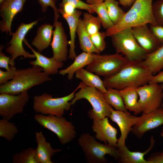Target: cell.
<instances>
[{"label": "cell", "instance_id": "1", "mask_svg": "<svg viewBox=\"0 0 163 163\" xmlns=\"http://www.w3.org/2000/svg\"><path fill=\"white\" fill-rule=\"evenodd\" d=\"M141 62H129L115 74L104 78L103 81L105 87L120 90L129 86L138 87L149 83L153 75Z\"/></svg>", "mask_w": 163, "mask_h": 163}, {"label": "cell", "instance_id": "2", "mask_svg": "<svg viewBox=\"0 0 163 163\" xmlns=\"http://www.w3.org/2000/svg\"><path fill=\"white\" fill-rule=\"evenodd\" d=\"M51 80L49 75L38 66L17 69L12 79L1 85L0 93L18 95L34 86Z\"/></svg>", "mask_w": 163, "mask_h": 163}, {"label": "cell", "instance_id": "3", "mask_svg": "<svg viewBox=\"0 0 163 163\" xmlns=\"http://www.w3.org/2000/svg\"><path fill=\"white\" fill-rule=\"evenodd\" d=\"M152 2V0H136L120 21L106 30V37L127 28L148 24L157 25L153 16Z\"/></svg>", "mask_w": 163, "mask_h": 163}, {"label": "cell", "instance_id": "4", "mask_svg": "<svg viewBox=\"0 0 163 163\" xmlns=\"http://www.w3.org/2000/svg\"><path fill=\"white\" fill-rule=\"evenodd\" d=\"M78 143L88 163H107L106 155L111 156L117 161L119 160V153L117 147L107 143H99L94 137L88 133L82 134L78 138Z\"/></svg>", "mask_w": 163, "mask_h": 163}, {"label": "cell", "instance_id": "5", "mask_svg": "<svg viewBox=\"0 0 163 163\" xmlns=\"http://www.w3.org/2000/svg\"><path fill=\"white\" fill-rule=\"evenodd\" d=\"M79 91L75 94L71 104L74 105L78 100L85 99L91 104L92 109L89 110L88 114L89 118L93 120L103 119L109 117L113 107L106 101L104 93L96 88L85 85L82 82Z\"/></svg>", "mask_w": 163, "mask_h": 163}, {"label": "cell", "instance_id": "6", "mask_svg": "<svg viewBox=\"0 0 163 163\" xmlns=\"http://www.w3.org/2000/svg\"><path fill=\"white\" fill-rule=\"evenodd\" d=\"M117 53L123 55L129 62H141L148 54L134 37L132 28L123 29L110 36Z\"/></svg>", "mask_w": 163, "mask_h": 163}, {"label": "cell", "instance_id": "7", "mask_svg": "<svg viewBox=\"0 0 163 163\" xmlns=\"http://www.w3.org/2000/svg\"><path fill=\"white\" fill-rule=\"evenodd\" d=\"M79 84L72 92L66 96L53 98L50 94L44 93L34 97L33 107L35 112L44 115L62 116L65 111L70 110L72 105L69 101L74 97L75 91L80 88Z\"/></svg>", "mask_w": 163, "mask_h": 163}, {"label": "cell", "instance_id": "8", "mask_svg": "<svg viewBox=\"0 0 163 163\" xmlns=\"http://www.w3.org/2000/svg\"><path fill=\"white\" fill-rule=\"evenodd\" d=\"M34 117L35 120L41 126L55 134L63 145L70 142L76 136L75 126L62 116L51 114L46 116L38 113Z\"/></svg>", "mask_w": 163, "mask_h": 163}, {"label": "cell", "instance_id": "9", "mask_svg": "<svg viewBox=\"0 0 163 163\" xmlns=\"http://www.w3.org/2000/svg\"><path fill=\"white\" fill-rule=\"evenodd\" d=\"M92 54L93 61L86 69L104 78L115 74L129 62L123 55L117 53L111 54Z\"/></svg>", "mask_w": 163, "mask_h": 163}, {"label": "cell", "instance_id": "10", "mask_svg": "<svg viewBox=\"0 0 163 163\" xmlns=\"http://www.w3.org/2000/svg\"><path fill=\"white\" fill-rule=\"evenodd\" d=\"M39 20L34 21L28 24L21 23L14 33H12V38L6 45L8 46L5 51L11 56L9 65H15L14 60L19 56H23L24 58H35V55L26 51L24 48L23 43L28 32L38 23Z\"/></svg>", "mask_w": 163, "mask_h": 163}, {"label": "cell", "instance_id": "11", "mask_svg": "<svg viewBox=\"0 0 163 163\" xmlns=\"http://www.w3.org/2000/svg\"><path fill=\"white\" fill-rule=\"evenodd\" d=\"M136 91L142 113H148L161 107L163 90L160 85L149 83L137 88Z\"/></svg>", "mask_w": 163, "mask_h": 163}, {"label": "cell", "instance_id": "12", "mask_svg": "<svg viewBox=\"0 0 163 163\" xmlns=\"http://www.w3.org/2000/svg\"><path fill=\"white\" fill-rule=\"evenodd\" d=\"M29 97L27 91L17 95L0 93V116L9 121L15 115L22 113Z\"/></svg>", "mask_w": 163, "mask_h": 163}, {"label": "cell", "instance_id": "13", "mask_svg": "<svg viewBox=\"0 0 163 163\" xmlns=\"http://www.w3.org/2000/svg\"><path fill=\"white\" fill-rule=\"evenodd\" d=\"M109 117L119 128L121 134L118 139L117 147L118 149L122 148L126 145V141L132 130V127L141 119L142 115L137 117L132 115L128 111H122L113 109Z\"/></svg>", "mask_w": 163, "mask_h": 163}, {"label": "cell", "instance_id": "14", "mask_svg": "<svg viewBox=\"0 0 163 163\" xmlns=\"http://www.w3.org/2000/svg\"><path fill=\"white\" fill-rule=\"evenodd\" d=\"M27 0H4L0 3V30L11 35V26L15 15L21 12Z\"/></svg>", "mask_w": 163, "mask_h": 163}, {"label": "cell", "instance_id": "15", "mask_svg": "<svg viewBox=\"0 0 163 163\" xmlns=\"http://www.w3.org/2000/svg\"><path fill=\"white\" fill-rule=\"evenodd\" d=\"M53 40L50 45L53 53V57L56 61L63 62L68 58V46L69 45L67 35L62 23L54 21Z\"/></svg>", "mask_w": 163, "mask_h": 163}, {"label": "cell", "instance_id": "16", "mask_svg": "<svg viewBox=\"0 0 163 163\" xmlns=\"http://www.w3.org/2000/svg\"><path fill=\"white\" fill-rule=\"evenodd\" d=\"M142 118L132 127V133L140 139L148 131L163 125V108L160 107L148 113H143Z\"/></svg>", "mask_w": 163, "mask_h": 163}, {"label": "cell", "instance_id": "17", "mask_svg": "<svg viewBox=\"0 0 163 163\" xmlns=\"http://www.w3.org/2000/svg\"><path fill=\"white\" fill-rule=\"evenodd\" d=\"M95 138L109 145L117 147V129L109 123L107 117L101 120H93L91 126Z\"/></svg>", "mask_w": 163, "mask_h": 163}, {"label": "cell", "instance_id": "18", "mask_svg": "<svg viewBox=\"0 0 163 163\" xmlns=\"http://www.w3.org/2000/svg\"><path fill=\"white\" fill-rule=\"evenodd\" d=\"M132 30L137 42L148 54L154 52L161 46L151 31L148 24L133 27Z\"/></svg>", "mask_w": 163, "mask_h": 163}, {"label": "cell", "instance_id": "19", "mask_svg": "<svg viewBox=\"0 0 163 163\" xmlns=\"http://www.w3.org/2000/svg\"><path fill=\"white\" fill-rule=\"evenodd\" d=\"M23 42L31 50L35 56V60L29 62L31 66H38L42 67L43 71L49 75L56 74L59 69L62 68L64 65L63 62L56 61L53 57L50 58L47 57L37 52L30 45L25 38Z\"/></svg>", "mask_w": 163, "mask_h": 163}, {"label": "cell", "instance_id": "20", "mask_svg": "<svg viewBox=\"0 0 163 163\" xmlns=\"http://www.w3.org/2000/svg\"><path fill=\"white\" fill-rule=\"evenodd\" d=\"M35 137L37 144L35 149V157L38 163H54L51 161L52 157L62 149L53 148L50 143L46 141L42 131L36 132Z\"/></svg>", "mask_w": 163, "mask_h": 163}, {"label": "cell", "instance_id": "21", "mask_svg": "<svg viewBox=\"0 0 163 163\" xmlns=\"http://www.w3.org/2000/svg\"><path fill=\"white\" fill-rule=\"evenodd\" d=\"M155 140L153 136L150 139V144L149 148L143 152H132L129 150L126 145L123 148L118 149L119 153L118 160L120 163H149L144 158L153 148Z\"/></svg>", "mask_w": 163, "mask_h": 163}, {"label": "cell", "instance_id": "22", "mask_svg": "<svg viewBox=\"0 0 163 163\" xmlns=\"http://www.w3.org/2000/svg\"><path fill=\"white\" fill-rule=\"evenodd\" d=\"M54 27L53 25L45 23L38 28L36 35L31 41V44L39 52L41 53L50 45Z\"/></svg>", "mask_w": 163, "mask_h": 163}, {"label": "cell", "instance_id": "23", "mask_svg": "<svg viewBox=\"0 0 163 163\" xmlns=\"http://www.w3.org/2000/svg\"><path fill=\"white\" fill-rule=\"evenodd\" d=\"M137 88L130 86L119 90L126 108L127 110L133 112L135 115L142 112L139 103Z\"/></svg>", "mask_w": 163, "mask_h": 163}, {"label": "cell", "instance_id": "24", "mask_svg": "<svg viewBox=\"0 0 163 163\" xmlns=\"http://www.w3.org/2000/svg\"><path fill=\"white\" fill-rule=\"evenodd\" d=\"M93 60L92 53L83 52L76 56L73 62L69 66L60 70L59 73L63 76L67 74L68 79L71 80L76 71L89 65Z\"/></svg>", "mask_w": 163, "mask_h": 163}, {"label": "cell", "instance_id": "25", "mask_svg": "<svg viewBox=\"0 0 163 163\" xmlns=\"http://www.w3.org/2000/svg\"><path fill=\"white\" fill-rule=\"evenodd\" d=\"M141 62L153 75L163 70V45L154 52L148 54Z\"/></svg>", "mask_w": 163, "mask_h": 163}, {"label": "cell", "instance_id": "26", "mask_svg": "<svg viewBox=\"0 0 163 163\" xmlns=\"http://www.w3.org/2000/svg\"><path fill=\"white\" fill-rule=\"evenodd\" d=\"M75 74V77L81 80L85 85L97 89L103 93L106 91L107 88L104 85L103 81L98 75L83 68L76 71Z\"/></svg>", "mask_w": 163, "mask_h": 163}, {"label": "cell", "instance_id": "27", "mask_svg": "<svg viewBox=\"0 0 163 163\" xmlns=\"http://www.w3.org/2000/svg\"><path fill=\"white\" fill-rule=\"evenodd\" d=\"M82 12L78 10H76L72 15L64 18L67 21L69 27L70 40L69 41V45L70 46L68 58L74 60L76 56L75 51V40L76 30L78 22Z\"/></svg>", "mask_w": 163, "mask_h": 163}, {"label": "cell", "instance_id": "28", "mask_svg": "<svg viewBox=\"0 0 163 163\" xmlns=\"http://www.w3.org/2000/svg\"><path fill=\"white\" fill-rule=\"evenodd\" d=\"M80 48L83 52L88 53H100L95 48L87 31L82 19H79L76 30Z\"/></svg>", "mask_w": 163, "mask_h": 163}, {"label": "cell", "instance_id": "29", "mask_svg": "<svg viewBox=\"0 0 163 163\" xmlns=\"http://www.w3.org/2000/svg\"><path fill=\"white\" fill-rule=\"evenodd\" d=\"M104 94L106 101L116 110L122 111H128L126 108L119 90L108 88Z\"/></svg>", "mask_w": 163, "mask_h": 163}, {"label": "cell", "instance_id": "30", "mask_svg": "<svg viewBox=\"0 0 163 163\" xmlns=\"http://www.w3.org/2000/svg\"><path fill=\"white\" fill-rule=\"evenodd\" d=\"M104 2L111 20L114 25L116 24L126 13L119 6L117 0H106Z\"/></svg>", "mask_w": 163, "mask_h": 163}, {"label": "cell", "instance_id": "31", "mask_svg": "<svg viewBox=\"0 0 163 163\" xmlns=\"http://www.w3.org/2000/svg\"><path fill=\"white\" fill-rule=\"evenodd\" d=\"M90 7L97 14L101 24L104 29L108 30L114 26L109 16L104 2L98 4L90 5Z\"/></svg>", "mask_w": 163, "mask_h": 163}, {"label": "cell", "instance_id": "32", "mask_svg": "<svg viewBox=\"0 0 163 163\" xmlns=\"http://www.w3.org/2000/svg\"><path fill=\"white\" fill-rule=\"evenodd\" d=\"M17 127L13 123L2 119L0 120V136L8 142L11 141L18 133Z\"/></svg>", "mask_w": 163, "mask_h": 163}, {"label": "cell", "instance_id": "33", "mask_svg": "<svg viewBox=\"0 0 163 163\" xmlns=\"http://www.w3.org/2000/svg\"><path fill=\"white\" fill-rule=\"evenodd\" d=\"M13 163H38L35 157V149L29 147L15 154L12 158Z\"/></svg>", "mask_w": 163, "mask_h": 163}, {"label": "cell", "instance_id": "34", "mask_svg": "<svg viewBox=\"0 0 163 163\" xmlns=\"http://www.w3.org/2000/svg\"><path fill=\"white\" fill-rule=\"evenodd\" d=\"M83 20L90 36L99 32L101 24L98 16L94 17L89 12H85L83 14Z\"/></svg>", "mask_w": 163, "mask_h": 163}, {"label": "cell", "instance_id": "35", "mask_svg": "<svg viewBox=\"0 0 163 163\" xmlns=\"http://www.w3.org/2000/svg\"><path fill=\"white\" fill-rule=\"evenodd\" d=\"M106 37L105 32H98L90 36L92 43L100 53L106 48V44L104 39Z\"/></svg>", "mask_w": 163, "mask_h": 163}, {"label": "cell", "instance_id": "36", "mask_svg": "<svg viewBox=\"0 0 163 163\" xmlns=\"http://www.w3.org/2000/svg\"><path fill=\"white\" fill-rule=\"evenodd\" d=\"M152 9L157 24L163 26V0H158L153 3Z\"/></svg>", "mask_w": 163, "mask_h": 163}, {"label": "cell", "instance_id": "37", "mask_svg": "<svg viewBox=\"0 0 163 163\" xmlns=\"http://www.w3.org/2000/svg\"><path fill=\"white\" fill-rule=\"evenodd\" d=\"M38 4L41 7L42 12L45 13L48 7H51L53 9L54 13V21H58L60 17L58 8L56 7L57 0H37Z\"/></svg>", "mask_w": 163, "mask_h": 163}, {"label": "cell", "instance_id": "38", "mask_svg": "<svg viewBox=\"0 0 163 163\" xmlns=\"http://www.w3.org/2000/svg\"><path fill=\"white\" fill-rule=\"evenodd\" d=\"M9 70L4 71L0 69V84L1 85L7 82L9 80L12 79L15 75L17 70V68L14 66H9Z\"/></svg>", "mask_w": 163, "mask_h": 163}, {"label": "cell", "instance_id": "39", "mask_svg": "<svg viewBox=\"0 0 163 163\" xmlns=\"http://www.w3.org/2000/svg\"><path fill=\"white\" fill-rule=\"evenodd\" d=\"M62 3H68L73 5L76 9L84 10L92 14L95 12L91 8L90 5L81 0H62Z\"/></svg>", "mask_w": 163, "mask_h": 163}, {"label": "cell", "instance_id": "40", "mask_svg": "<svg viewBox=\"0 0 163 163\" xmlns=\"http://www.w3.org/2000/svg\"><path fill=\"white\" fill-rule=\"evenodd\" d=\"M149 28L161 46L163 45V26L149 24Z\"/></svg>", "mask_w": 163, "mask_h": 163}, {"label": "cell", "instance_id": "41", "mask_svg": "<svg viewBox=\"0 0 163 163\" xmlns=\"http://www.w3.org/2000/svg\"><path fill=\"white\" fill-rule=\"evenodd\" d=\"M4 47L3 45L0 46V67L4 68L6 70H9V62L10 61V57L6 56L2 52V50Z\"/></svg>", "mask_w": 163, "mask_h": 163}, {"label": "cell", "instance_id": "42", "mask_svg": "<svg viewBox=\"0 0 163 163\" xmlns=\"http://www.w3.org/2000/svg\"><path fill=\"white\" fill-rule=\"evenodd\" d=\"M147 160L149 163H163V149L161 152L153 153Z\"/></svg>", "mask_w": 163, "mask_h": 163}, {"label": "cell", "instance_id": "43", "mask_svg": "<svg viewBox=\"0 0 163 163\" xmlns=\"http://www.w3.org/2000/svg\"><path fill=\"white\" fill-rule=\"evenodd\" d=\"M163 83V70L153 75L149 83Z\"/></svg>", "mask_w": 163, "mask_h": 163}, {"label": "cell", "instance_id": "44", "mask_svg": "<svg viewBox=\"0 0 163 163\" xmlns=\"http://www.w3.org/2000/svg\"><path fill=\"white\" fill-rule=\"evenodd\" d=\"M122 5L128 7L132 5L136 0H117Z\"/></svg>", "mask_w": 163, "mask_h": 163}, {"label": "cell", "instance_id": "45", "mask_svg": "<svg viewBox=\"0 0 163 163\" xmlns=\"http://www.w3.org/2000/svg\"><path fill=\"white\" fill-rule=\"evenodd\" d=\"M106 0H86V3L90 5L99 4Z\"/></svg>", "mask_w": 163, "mask_h": 163}, {"label": "cell", "instance_id": "46", "mask_svg": "<svg viewBox=\"0 0 163 163\" xmlns=\"http://www.w3.org/2000/svg\"><path fill=\"white\" fill-rule=\"evenodd\" d=\"M160 135L161 137H163V127L162 129L161 130V131L160 133Z\"/></svg>", "mask_w": 163, "mask_h": 163}, {"label": "cell", "instance_id": "47", "mask_svg": "<svg viewBox=\"0 0 163 163\" xmlns=\"http://www.w3.org/2000/svg\"><path fill=\"white\" fill-rule=\"evenodd\" d=\"M161 107L163 108V99L161 105Z\"/></svg>", "mask_w": 163, "mask_h": 163}, {"label": "cell", "instance_id": "48", "mask_svg": "<svg viewBox=\"0 0 163 163\" xmlns=\"http://www.w3.org/2000/svg\"><path fill=\"white\" fill-rule=\"evenodd\" d=\"M162 89L163 90V83H161V84L160 85Z\"/></svg>", "mask_w": 163, "mask_h": 163}, {"label": "cell", "instance_id": "49", "mask_svg": "<svg viewBox=\"0 0 163 163\" xmlns=\"http://www.w3.org/2000/svg\"><path fill=\"white\" fill-rule=\"evenodd\" d=\"M4 0H0V3H1Z\"/></svg>", "mask_w": 163, "mask_h": 163}]
</instances>
